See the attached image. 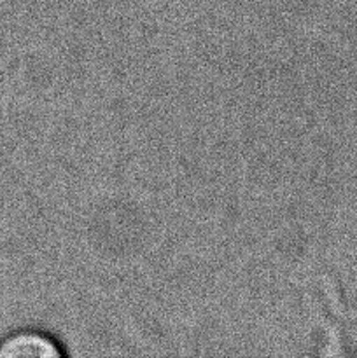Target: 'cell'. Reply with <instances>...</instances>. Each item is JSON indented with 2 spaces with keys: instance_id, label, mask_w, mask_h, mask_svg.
I'll return each instance as SVG.
<instances>
[{
  "instance_id": "obj_1",
  "label": "cell",
  "mask_w": 357,
  "mask_h": 358,
  "mask_svg": "<svg viewBox=\"0 0 357 358\" xmlns=\"http://www.w3.org/2000/svg\"><path fill=\"white\" fill-rule=\"evenodd\" d=\"M65 345L44 329H20L0 339V358H63Z\"/></svg>"
}]
</instances>
